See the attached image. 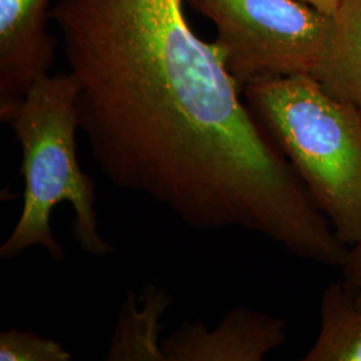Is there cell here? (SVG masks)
<instances>
[{
  "label": "cell",
  "mask_w": 361,
  "mask_h": 361,
  "mask_svg": "<svg viewBox=\"0 0 361 361\" xmlns=\"http://www.w3.org/2000/svg\"><path fill=\"white\" fill-rule=\"evenodd\" d=\"M78 97L71 73L46 74L6 121L22 147L25 193L20 217L0 246L3 261L18 258L32 246H42L55 261H63L65 249L54 237L51 216L65 201L75 212L71 229L79 247L97 257L114 252L99 233L95 182L78 162Z\"/></svg>",
  "instance_id": "6da1fadb"
},
{
  "label": "cell",
  "mask_w": 361,
  "mask_h": 361,
  "mask_svg": "<svg viewBox=\"0 0 361 361\" xmlns=\"http://www.w3.org/2000/svg\"><path fill=\"white\" fill-rule=\"evenodd\" d=\"M320 334L305 361H361V295L350 285L332 283L322 300Z\"/></svg>",
  "instance_id": "ba28073f"
},
{
  "label": "cell",
  "mask_w": 361,
  "mask_h": 361,
  "mask_svg": "<svg viewBox=\"0 0 361 361\" xmlns=\"http://www.w3.org/2000/svg\"><path fill=\"white\" fill-rule=\"evenodd\" d=\"M320 13L334 16L345 0H301Z\"/></svg>",
  "instance_id": "8fae6325"
},
{
  "label": "cell",
  "mask_w": 361,
  "mask_h": 361,
  "mask_svg": "<svg viewBox=\"0 0 361 361\" xmlns=\"http://www.w3.org/2000/svg\"><path fill=\"white\" fill-rule=\"evenodd\" d=\"M337 99L361 102V0H345L334 15L332 34L312 73Z\"/></svg>",
  "instance_id": "52a82bcc"
},
{
  "label": "cell",
  "mask_w": 361,
  "mask_h": 361,
  "mask_svg": "<svg viewBox=\"0 0 361 361\" xmlns=\"http://www.w3.org/2000/svg\"><path fill=\"white\" fill-rule=\"evenodd\" d=\"M165 288L146 284L141 295L129 290L121 307L107 361H166L161 334L162 316L171 305Z\"/></svg>",
  "instance_id": "8992f818"
},
{
  "label": "cell",
  "mask_w": 361,
  "mask_h": 361,
  "mask_svg": "<svg viewBox=\"0 0 361 361\" xmlns=\"http://www.w3.org/2000/svg\"><path fill=\"white\" fill-rule=\"evenodd\" d=\"M357 107H359V110H360V114H361V102H360V104H357Z\"/></svg>",
  "instance_id": "7c38bea8"
},
{
  "label": "cell",
  "mask_w": 361,
  "mask_h": 361,
  "mask_svg": "<svg viewBox=\"0 0 361 361\" xmlns=\"http://www.w3.org/2000/svg\"><path fill=\"white\" fill-rule=\"evenodd\" d=\"M216 27L213 44L246 85L312 75L332 34L334 16L301 0H185Z\"/></svg>",
  "instance_id": "3957f363"
},
{
  "label": "cell",
  "mask_w": 361,
  "mask_h": 361,
  "mask_svg": "<svg viewBox=\"0 0 361 361\" xmlns=\"http://www.w3.org/2000/svg\"><path fill=\"white\" fill-rule=\"evenodd\" d=\"M50 0H0V119L39 78L50 74L55 40L47 32Z\"/></svg>",
  "instance_id": "277c9868"
},
{
  "label": "cell",
  "mask_w": 361,
  "mask_h": 361,
  "mask_svg": "<svg viewBox=\"0 0 361 361\" xmlns=\"http://www.w3.org/2000/svg\"><path fill=\"white\" fill-rule=\"evenodd\" d=\"M250 111L286 157L345 245L361 244V114L310 75L243 89Z\"/></svg>",
  "instance_id": "7a4b0ae2"
},
{
  "label": "cell",
  "mask_w": 361,
  "mask_h": 361,
  "mask_svg": "<svg viewBox=\"0 0 361 361\" xmlns=\"http://www.w3.org/2000/svg\"><path fill=\"white\" fill-rule=\"evenodd\" d=\"M0 360L71 361L73 355L52 338L13 328L0 334Z\"/></svg>",
  "instance_id": "9c48e42d"
},
{
  "label": "cell",
  "mask_w": 361,
  "mask_h": 361,
  "mask_svg": "<svg viewBox=\"0 0 361 361\" xmlns=\"http://www.w3.org/2000/svg\"><path fill=\"white\" fill-rule=\"evenodd\" d=\"M284 320L237 307L207 329L185 322L162 340L166 361H262L285 343Z\"/></svg>",
  "instance_id": "5b68a950"
},
{
  "label": "cell",
  "mask_w": 361,
  "mask_h": 361,
  "mask_svg": "<svg viewBox=\"0 0 361 361\" xmlns=\"http://www.w3.org/2000/svg\"><path fill=\"white\" fill-rule=\"evenodd\" d=\"M341 267L344 269L345 283L361 295V244L350 246L347 258Z\"/></svg>",
  "instance_id": "30bf717a"
}]
</instances>
